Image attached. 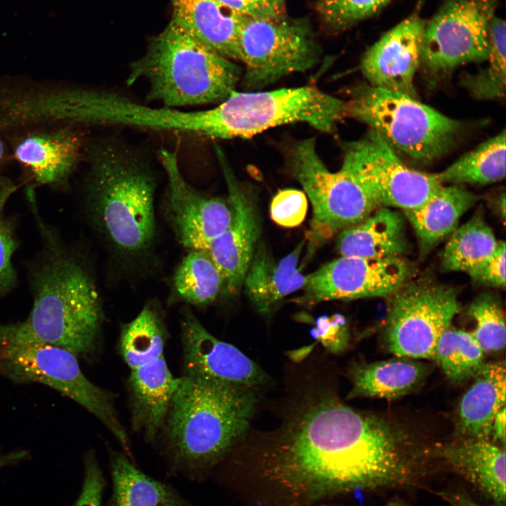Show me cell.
I'll return each instance as SVG.
<instances>
[{
    "label": "cell",
    "mask_w": 506,
    "mask_h": 506,
    "mask_svg": "<svg viewBox=\"0 0 506 506\" xmlns=\"http://www.w3.org/2000/svg\"><path fill=\"white\" fill-rule=\"evenodd\" d=\"M72 352L22 334L15 323L0 325V375L16 384L39 383L60 392L95 416L132 458L114 395L91 382Z\"/></svg>",
    "instance_id": "cell-6"
},
{
    "label": "cell",
    "mask_w": 506,
    "mask_h": 506,
    "mask_svg": "<svg viewBox=\"0 0 506 506\" xmlns=\"http://www.w3.org/2000/svg\"><path fill=\"white\" fill-rule=\"evenodd\" d=\"M306 239L288 254L275 259L262 241L258 242L242 287L254 309L260 315H271L283 299L301 290L306 275L299 267Z\"/></svg>",
    "instance_id": "cell-21"
},
{
    "label": "cell",
    "mask_w": 506,
    "mask_h": 506,
    "mask_svg": "<svg viewBox=\"0 0 506 506\" xmlns=\"http://www.w3.org/2000/svg\"><path fill=\"white\" fill-rule=\"evenodd\" d=\"M256 403L253 389L181 377L163 426L171 472L203 479L245 433Z\"/></svg>",
    "instance_id": "cell-4"
},
{
    "label": "cell",
    "mask_w": 506,
    "mask_h": 506,
    "mask_svg": "<svg viewBox=\"0 0 506 506\" xmlns=\"http://www.w3.org/2000/svg\"><path fill=\"white\" fill-rule=\"evenodd\" d=\"M426 22L414 13L384 34L364 53L360 69L369 84L414 98Z\"/></svg>",
    "instance_id": "cell-19"
},
{
    "label": "cell",
    "mask_w": 506,
    "mask_h": 506,
    "mask_svg": "<svg viewBox=\"0 0 506 506\" xmlns=\"http://www.w3.org/2000/svg\"><path fill=\"white\" fill-rule=\"evenodd\" d=\"M413 271V265L403 257L341 256L306 275L302 293L293 301L314 305L333 300L389 296L408 283Z\"/></svg>",
    "instance_id": "cell-15"
},
{
    "label": "cell",
    "mask_w": 506,
    "mask_h": 506,
    "mask_svg": "<svg viewBox=\"0 0 506 506\" xmlns=\"http://www.w3.org/2000/svg\"><path fill=\"white\" fill-rule=\"evenodd\" d=\"M386 506H406V505L399 500H394V501L390 502Z\"/></svg>",
    "instance_id": "cell-48"
},
{
    "label": "cell",
    "mask_w": 506,
    "mask_h": 506,
    "mask_svg": "<svg viewBox=\"0 0 506 506\" xmlns=\"http://www.w3.org/2000/svg\"><path fill=\"white\" fill-rule=\"evenodd\" d=\"M18 188L11 180L0 179V297L9 292L17 282V273L12 260L18 241L14 223L6 214V207Z\"/></svg>",
    "instance_id": "cell-37"
},
{
    "label": "cell",
    "mask_w": 506,
    "mask_h": 506,
    "mask_svg": "<svg viewBox=\"0 0 506 506\" xmlns=\"http://www.w3.org/2000/svg\"><path fill=\"white\" fill-rule=\"evenodd\" d=\"M308 210V200L304 191L295 188L280 190L270 205L271 219L285 228L299 226Z\"/></svg>",
    "instance_id": "cell-39"
},
{
    "label": "cell",
    "mask_w": 506,
    "mask_h": 506,
    "mask_svg": "<svg viewBox=\"0 0 506 506\" xmlns=\"http://www.w3.org/2000/svg\"><path fill=\"white\" fill-rule=\"evenodd\" d=\"M74 119L78 125L122 126L216 138L214 107L197 110L153 107L105 90L79 88L75 97Z\"/></svg>",
    "instance_id": "cell-13"
},
{
    "label": "cell",
    "mask_w": 506,
    "mask_h": 506,
    "mask_svg": "<svg viewBox=\"0 0 506 506\" xmlns=\"http://www.w3.org/2000/svg\"><path fill=\"white\" fill-rule=\"evenodd\" d=\"M505 244L499 242L495 250L467 273L478 283L495 287L505 285Z\"/></svg>",
    "instance_id": "cell-42"
},
{
    "label": "cell",
    "mask_w": 506,
    "mask_h": 506,
    "mask_svg": "<svg viewBox=\"0 0 506 506\" xmlns=\"http://www.w3.org/2000/svg\"><path fill=\"white\" fill-rule=\"evenodd\" d=\"M84 469L82 491L73 506H101L106 482L93 450L85 453Z\"/></svg>",
    "instance_id": "cell-40"
},
{
    "label": "cell",
    "mask_w": 506,
    "mask_h": 506,
    "mask_svg": "<svg viewBox=\"0 0 506 506\" xmlns=\"http://www.w3.org/2000/svg\"><path fill=\"white\" fill-rule=\"evenodd\" d=\"M240 15L252 18L285 15V0H216Z\"/></svg>",
    "instance_id": "cell-43"
},
{
    "label": "cell",
    "mask_w": 506,
    "mask_h": 506,
    "mask_svg": "<svg viewBox=\"0 0 506 506\" xmlns=\"http://www.w3.org/2000/svg\"><path fill=\"white\" fill-rule=\"evenodd\" d=\"M29 202L42 248L30 270L32 307L25 320L15 324L32 339L89 358L97 349L104 320L95 276L85 258L43 220L35 198Z\"/></svg>",
    "instance_id": "cell-2"
},
{
    "label": "cell",
    "mask_w": 506,
    "mask_h": 506,
    "mask_svg": "<svg viewBox=\"0 0 506 506\" xmlns=\"http://www.w3.org/2000/svg\"><path fill=\"white\" fill-rule=\"evenodd\" d=\"M505 447L488 439L463 437L443 444L437 455L495 502L505 500Z\"/></svg>",
    "instance_id": "cell-24"
},
{
    "label": "cell",
    "mask_w": 506,
    "mask_h": 506,
    "mask_svg": "<svg viewBox=\"0 0 506 506\" xmlns=\"http://www.w3.org/2000/svg\"><path fill=\"white\" fill-rule=\"evenodd\" d=\"M346 117L367 124L397 154L422 164L448 152L462 128L417 98L370 84L356 89L346 102Z\"/></svg>",
    "instance_id": "cell-7"
},
{
    "label": "cell",
    "mask_w": 506,
    "mask_h": 506,
    "mask_svg": "<svg viewBox=\"0 0 506 506\" xmlns=\"http://www.w3.org/2000/svg\"><path fill=\"white\" fill-rule=\"evenodd\" d=\"M171 2V22L219 55L240 61L238 36L245 16L216 0Z\"/></svg>",
    "instance_id": "cell-23"
},
{
    "label": "cell",
    "mask_w": 506,
    "mask_h": 506,
    "mask_svg": "<svg viewBox=\"0 0 506 506\" xmlns=\"http://www.w3.org/2000/svg\"><path fill=\"white\" fill-rule=\"evenodd\" d=\"M342 146V164L357 176L379 207L417 209L444 185L437 174L407 167L374 130Z\"/></svg>",
    "instance_id": "cell-12"
},
{
    "label": "cell",
    "mask_w": 506,
    "mask_h": 506,
    "mask_svg": "<svg viewBox=\"0 0 506 506\" xmlns=\"http://www.w3.org/2000/svg\"><path fill=\"white\" fill-rule=\"evenodd\" d=\"M25 458H26L25 450H15L3 453L0 450V468L15 464Z\"/></svg>",
    "instance_id": "cell-46"
},
{
    "label": "cell",
    "mask_w": 506,
    "mask_h": 506,
    "mask_svg": "<svg viewBox=\"0 0 506 506\" xmlns=\"http://www.w3.org/2000/svg\"><path fill=\"white\" fill-rule=\"evenodd\" d=\"M384 327L396 356L432 359L436 344L460 311L455 290L432 281L406 283L391 294Z\"/></svg>",
    "instance_id": "cell-11"
},
{
    "label": "cell",
    "mask_w": 506,
    "mask_h": 506,
    "mask_svg": "<svg viewBox=\"0 0 506 506\" xmlns=\"http://www.w3.org/2000/svg\"><path fill=\"white\" fill-rule=\"evenodd\" d=\"M112 492L108 506H195L170 485L139 470L129 457L110 451Z\"/></svg>",
    "instance_id": "cell-29"
},
{
    "label": "cell",
    "mask_w": 506,
    "mask_h": 506,
    "mask_svg": "<svg viewBox=\"0 0 506 506\" xmlns=\"http://www.w3.org/2000/svg\"><path fill=\"white\" fill-rule=\"evenodd\" d=\"M84 140L72 126L29 132L13 147L15 159L39 185L65 183L77 168Z\"/></svg>",
    "instance_id": "cell-20"
},
{
    "label": "cell",
    "mask_w": 506,
    "mask_h": 506,
    "mask_svg": "<svg viewBox=\"0 0 506 506\" xmlns=\"http://www.w3.org/2000/svg\"><path fill=\"white\" fill-rule=\"evenodd\" d=\"M469 315L476 323L472 333L484 351H498L505 348V316L495 298L488 294L479 297L469 306Z\"/></svg>",
    "instance_id": "cell-36"
},
{
    "label": "cell",
    "mask_w": 506,
    "mask_h": 506,
    "mask_svg": "<svg viewBox=\"0 0 506 506\" xmlns=\"http://www.w3.org/2000/svg\"><path fill=\"white\" fill-rule=\"evenodd\" d=\"M241 82L248 91L261 90L280 79L313 67L320 48L302 19L246 17L238 36Z\"/></svg>",
    "instance_id": "cell-10"
},
{
    "label": "cell",
    "mask_w": 506,
    "mask_h": 506,
    "mask_svg": "<svg viewBox=\"0 0 506 506\" xmlns=\"http://www.w3.org/2000/svg\"><path fill=\"white\" fill-rule=\"evenodd\" d=\"M242 68L195 40L173 22L153 38L145 54L131 63L130 86L145 81L148 100L183 108L219 104L241 81Z\"/></svg>",
    "instance_id": "cell-5"
},
{
    "label": "cell",
    "mask_w": 506,
    "mask_h": 506,
    "mask_svg": "<svg viewBox=\"0 0 506 506\" xmlns=\"http://www.w3.org/2000/svg\"><path fill=\"white\" fill-rule=\"evenodd\" d=\"M4 147L2 141L0 140V166L4 157Z\"/></svg>",
    "instance_id": "cell-47"
},
{
    "label": "cell",
    "mask_w": 506,
    "mask_h": 506,
    "mask_svg": "<svg viewBox=\"0 0 506 506\" xmlns=\"http://www.w3.org/2000/svg\"><path fill=\"white\" fill-rule=\"evenodd\" d=\"M410 247L403 216L386 207L377 208L358 225L340 232L336 242L341 256L366 259L401 258Z\"/></svg>",
    "instance_id": "cell-25"
},
{
    "label": "cell",
    "mask_w": 506,
    "mask_h": 506,
    "mask_svg": "<svg viewBox=\"0 0 506 506\" xmlns=\"http://www.w3.org/2000/svg\"><path fill=\"white\" fill-rule=\"evenodd\" d=\"M167 337L163 310L157 300L151 299L122 326L119 352L131 370L164 356Z\"/></svg>",
    "instance_id": "cell-31"
},
{
    "label": "cell",
    "mask_w": 506,
    "mask_h": 506,
    "mask_svg": "<svg viewBox=\"0 0 506 506\" xmlns=\"http://www.w3.org/2000/svg\"><path fill=\"white\" fill-rule=\"evenodd\" d=\"M391 1L320 0L316 11L327 27L342 30L375 15Z\"/></svg>",
    "instance_id": "cell-38"
},
{
    "label": "cell",
    "mask_w": 506,
    "mask_h": 506,
    "mask_svg": "<svg viewBox=\"0 0 506 506\" xmlns=\"http://www.w3.org/2000/svg\"><path fill=\"white\" fill-rule=\"evenodd\" d=\"M484 351L472 332L448 327L440 337L433 360L455 384L474 377L484 364Z\"/></svg>",
    "instance_id": "cell-35"
},
{
    "label": "cell",
    "mask_w": 506,
    "mask_h": 506,
    "mask_svg": "<svg viewBox=\"0 0 506 506\" xmlns=\"http://www.w3.org/2000/svg\"><path fill=\"white\" fill-rule=\"evenodd\" d=\"M445 498L451 506H484L476 503L467 495L460 493L446 494Z\"/></svg>",
    "instance_id": "cell-45"
},
{
    "label": "cell",
    "mask_w": 506,
    "mask_h": 506,
    "mask_svg": "<svg viewBox=\"0 0 506 506\" xmlns=\"http://www.w3.org/2000/svg\"><path fill=\"white\" fill-rule=\"evenodd\" d=\"M498 0H446L425 24L421 63L439 74L485 61Z\"/></svg>",
    "instance_id": "cell-14"
},
{
    "label": "cell",
    "mask_w": 506,
    "mask_h": 506,
    "mask_svg": "<svg viewBox=\"0 0 506 506\" xmlns=\"http://www.w3.org/2000/svg\"><path fill=\"white\" fill-rule=\"evenodd\" d=\"M474 377L460 403V428L464 437L488 439L494 417L505 404V363H484Z\"/></svg>",
    "instance_id": "cell-27"
},
{
    "label": "cell",
    "mask_w": 506,
    "mask_h": 506,
    "mask_svg": "<svg viewBox=\"0 0 506 506\" xmlns=\"http://www.w3.org/2000/svg\"><path fill=\"white\" fill-rule=\"evenodd\" d=\"M216 108L219 139H231L252 137L297 122L332 133L345 117L346 102L307 85L273 91L235 90Z\"/></svg>",
    "instance_id": "cell-8"
},
{
    "label": "cell",
    "mask_w": 506,
    "mask_h": 506,
    "mask_svg": "<svg viewBox=\"0 0 506 506\" xmlns=\"http://www.w3.org/2000/svg\"><path fill=\"white\" fill-rule=\"evenodd\" d=\"M183 375L257 388L264 384V371L233 345L209 333L190 309L181 312Z\"/></svg>",
    "instance_id": "cell-18"
},
{
    "label": "cell",
    "mask_w": 506,
    "mask_h": 506,
    "mask_svg": "<svg viewBox=\"0 0 506 506\" xmlns=\"http://www.w3.org/2000/svg\"><path fill=\"white\" fill-rule=\"evenodd\" d=\"M311 334L325 349L332 353L342 351L348 342L345 320L339 314L318 318Z\"/></svg>",
    "instance_id": "cell-41"
},
{
    "label": "cell",
    "mask_w": 506,
    "mask_h": 506,
    "mask_svg": "<svg viewBox=\"0 0 506 506\" xmlns=\"http://www.w3.org/2000/svg\"><path fill=\"white\" fill-rule=\"evenodd\" d=\"M159 159L167 179L164 212L169 227L188 251L206 250L231 221L229 200L209 197L190 186L181 174L175 152L162 149Z\"/></svg>",
    "instance_id": "cell-16"
},
{
    "label": "cell",
    "mask_w": 506,
    "mask_h": 506,
    "mask_svg": "<svg viewBox=\"0 0 506 506\" xmlns=\"http://www.w3.org/2000/svg\"><path fill=\"white\" fill-rule=\"evenodd\" d=\"M427 450L410 434L332 396L312 401L273 434L266 475L292 498L397 487L424 472Z\"/></svg>",
    "instance_id": "cell-1"
},
{
    "label": "cell",
    "mask_w": 506,
    "mask_h": 506,
    "mask_svg": "<svg viewBox=\"0 0 506 506\" xmlns=\"http://www.w3.org/2000/svg\"><path fill=\"white\" fill-rule=\"evenodd\" d=\"M181 377H174L164 356L131 370L127 388L134 432L153 442L163 428Z\"/></svg>",
    "instance_id": "cell-22"
},
{
    "label": "cell",
    "mask_w": 506,
    "mask_h": 506,
    "mask_svg": "<svg viewBox=\"0 0 506 506\" xmlns=\"http://www.w3.org/2000/svg\"><path fill=\"white\" fill-rule=\"evenodd\" d=\"M505 130L465 153L437 174L440 181L450 184L486 185L505 176Z\"/></svg>",
    "instance_id": "cell-32"
},
{
    "label": "cell",
    "mask_w": 506,
    "mask_h": 506,
    "mask_svg": "<svg viewBox=\"0 0 506 506\" xmlns=\"http://www.w3.org/2000/svg\"><path fill=\"white\" fill-rule=\"evenodd\" d=\"M464 185L443 186L417 209L403 212L413 226L421 254H427L456 228L461 216L479 200Z\"/></svg>",
    "instance_id": "cell-26"
},
{
    "label": "cell",
    "mask_w": 506,
    "mask_h": 506,
    "mask_svg": "<svg viewBox=\"0 0 506 506\" xmlns=\"http://www.w3.org/2000/svg\"><path fill=\"white\" fill-rule=\"evenodd\" d=\"M398 357L365 363L351 372L349 398H396L415 390L429 375L427 364Z\"/></svg>",
    "instance_id": "cell-28"
},
{
    "label": "cell",
    "mask_w": 506,
    "mask_h": 506,
    "mask_svg": "<svg viewBox=\"0 0 506 506\" xmlns=\"http://www.w3.org/2000/svg\"><path fill=\"white\" fill-rule=\"evenodd\" d=\"M498 242L491 228L476 215L451 233L443 254V268L467 272L489 257Z\"/></svg>",
    "instance_id": "cell-33"
},
{
    "label": "cell",
    "mask_w": 506,
    "mask_h": 506,
    "mask_svg": "<svg viewBox=\"0 0 506 506\" xmlns=\"http://www.w3.org/2000/svg\"><path fill=\"white\" fill-rule=\"evenodd\" d=\"M89 157L85 188L89 223L122 271H145L157 241L155 176L134 153L115 142L93 145Z\"/></svg>",
    "instance_id": "cell-3"
},
{
    "label": "cell",
    "mask_w": 506,
    "mask_h": 506,
    "mask_svg": "<svg viewBox=\"0 0 506 506\" xmlns=\"http://www.w3.org/2000/svg\"><path fill=\"white\" fill-rule=\"evenodd\" d=\"M214 152L228 189L233 209L226 229L209 245L206 251L219 268L223 282L221 297L237 296L259 242L261 219L254 192L236 178L222 149Z\"/></svg>",
    "instance_id": "cell-17"
},
{
    "label": "cell",
    "mask_w": 506,
    "mask_h": 506,
    "mask_svg": "<svg viewBox=\"0 0 506 506\" xmlns=\"http://www.w3.org/2000/svg\"><path fill=\"white\" fill-rule=\"evenodd\" d=\"M221 273L206 250H191L176 266L170 283L169 303L205 306L221 295Z\"/></svg>",
    "instance_id": "cell-30"
},
{
    "label": "cell",
    "mask_w": 506,
    "mask_h": 506,
    "mask_svg": "<svg viewBox=\"0 0 506 506\" xmlns=\"http://www.w3.org/2000/svg\"><path fill=\"white\" fill-rule=\"evenodd\" d=\"M505 407L502 408L495 415L491 427V436L493 442L505 444Z\"/></svg>",
    "instance_id": "cell-44"
},
{
    "label": "cell",
    "mask_w": 506,
    "mask_h": 506,
    "mask_svg": "<svg viewBox=\"0 0 506 506\" xmlns=\"http://www.w3.org/2000/svg\"><path fill=\"white\" fill-rule=\"evenodd\" d=\"M288 168L312 207L313 245L358 225L379 207L347 166L342 164L337 171L327 167L318 153L314 138L293 145L288 154Z\"/></svg>",
    "instance_id": "cell-9"
},
{
    "label": "cell",
    "mask_w": 506,
    "mask_h": 506,
    "mask_svg": "<svg viewBox=\"0 0 506 506\" xmlns=\"http://www.w3.org/2000/svg\"><path fill=\"white\" fill-rule=\"evenodd\" d=\"M505 22L494 16L488 32L486 65L476 73L466 74L462 84L479 100L501 98L505 92Z\"/></svg>",
    "instance_id": "cell-34"
}]
</instances>
